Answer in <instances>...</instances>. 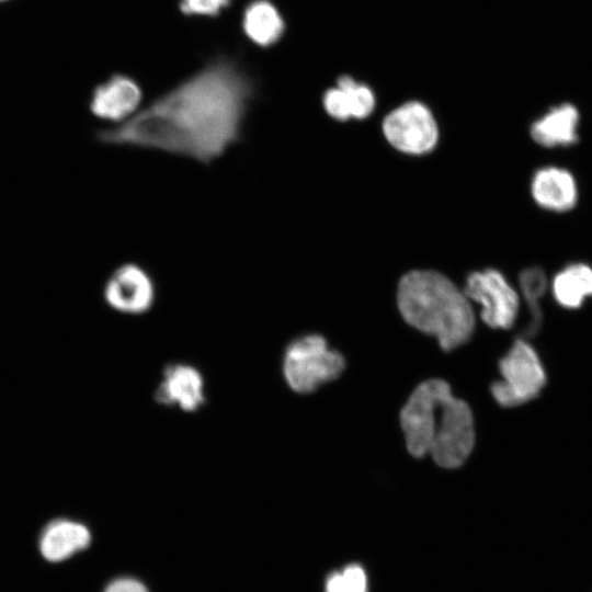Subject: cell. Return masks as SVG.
Segmentation results:
<instances>
[{
    "mask_svg": "<svg viewBox=\"0 0 592 592\" xmlns=\"http://www.w3.org/2000/svg\"><path fill=\"white\" fill-rule=\"evenodd\" d=\"M322 105L327 114L337 121L363 119L373 113L376 96L367 84L343 75L335 87L326 90Z\"/></svg>",
    "mask_w": 592,
    "mask_h": 592,
    "instance_id": "obj_12",
    "label": "cell"
},
{
    "mask_svg": "<svg viewBox=\"0 0 592 592\" xmlns=\"http://www.w3.org/2000/svg\"><path fill=\"white\" fill-rule=\"evenodd\" d=\"M242 29L254 44L269 47L281 39L285 23L271 1L253 0L243 11Z\"/></svg>",
    "mask_w": 592,
    "mask_h": 592,
    "instance_id": "obj_16",
    "label": "cell"
},
{
    "mask_svg": "<svg viewBox=\"0 0 592 592\" xmlns=\"http://www.w3.org/2000/svg\"><path fill=\"white\" fill-rule=\"evenodd\" d=\"M501 379L490 386L494 401L503 408L527 403L546 386L547 374L534 346L523 337L516 338L499 361Z\"/></svg>",
    "mask_w": 592,
    "mask_h": 592,
    "instance_id": "obj_5",
    "label": "cell"
},
{
    "mask_svg": "<svg viewBox=\"0 0 592 592\" xmlns=\"http://www.w3.org/2000/svg\"><path fill=\"white\" fill-rule=\"evenodd\" d=\"M232 0H180L179 8L186 15L217 16Z\"/></svg>",
    "mask_w": 592,
    "mask_h": 592,
    "instance_id": "obj_20",
    "label": "cell"
},
{
    "mask_svg": "<svg viewBox=\"0 0 592 592\" xmlns=\"http://www.w3.org/2000/svg\"><path fill=\"white\" fill-rule=\"evenodd\" d=\"M382 129L395 149L408 155L426 153L439 140L436 119L420 101H409L390 111L383 119Z\"/></svg>",
    "mask_w": 592,
    "mask_h": 592,
    "instance_id": "obj_6",
    "label": "cell"
},
{
    "mask_svg": "<svg viewBox=\"0 0 592 592\" xmlns=\"http://www.w3.org/2000/svg\"><path fill=\"white\" fill-rule=\"evenodd\" d=\"M90 540L91 533L84 524L69 519H56L44 527L39 549L47 560L61 561L88 547Z\"/></svg>",
    "mask_w": 592,
    "mask_h": 592,
    "instance_id": "obj_14",
    "label": "cell"
},
{
    "mask_svg": "<svg viewBox=\"0 0 592 592\" xmlns=\"http://www.w3.org/2000/svg\"><path fill=\"white\" fill-rule=\"evenodd\" d=\"M531 193L540 207L553 212L570 210L578 201V186L573 175L556 166L544 167L535 172Z\"/></svg>",
    "mask_w": 592,
    "mask_h": 592,
    "instance_id": "obj_13",
    "label": "cell"
},
{
    "mask_svg": "<svg viewBox=\"0 0 592 592\" xmlns=\"http://www.w3.org/2000/svg\"><path fill=\"white\" fill-rule=\"evenodd\" d=\"M555 300L563 308H580L592 297V267L585 263H572L560 270L551 281Z\"/></svg>",
    "mask_w": 592,
    "mask_h": 592,
    "instance_id": "obj_17",
    "label": "cell"
},
{
    "mask_svg": "<svg viewBox=\"0 0 592 592\" xmlns=\"http://www.w3.org/2000/svg\"><path fill=\"white\" fill-rule=\"evenodd\" d=\"M104 592H148L147 588L133 578H118L113 580Z\"/></svg>",
    "mask_w": 592,
    "mask_h": 592,
    "instance_id": "obj_21",
    "label": "cell"
},
{
    "mask_svg": "<svg viewBox=\"0 0 592 592\" xmlns=\"http://www.w3.org/2000/svg\"><path fill=\"white\" fill-rule=\"evenodd\" d=\"M326 592H367V578L364 569L356 563L330 573L326 580Z\"/></svg>",
    "mask_w": 592,
    "mask_h": 592,
    "instance_id": "obj_19",
    "label": "cell"
},
{
    "mask_svg": "<svg viewBox=\"0 0 592 592\" xmlns=\"http://www.w3.org/2000/svg\"><path fill=\"white\" fill-rule=\"evenodd\" d=\"M156 400L166 406H177L186 412L196 411L205 401L204 379L192 365H168L156 392Z\"/></svg>",
    "mask_w": 592,
    "mask_h": 592,
    "instance_id": "obj_11",
    "label": "cell"
},
{
    "mask_svg": "<svg viewBox=\"0 0 592 592\" xmlns=\"http://www.w3.org/2000/svg\"><path fill=\"white\" fill-rule=\"evenodd\" d=\"M103 296L114 310L126 315H141L153 305L156 287L150 274L140 265L125 263L105 282Z\"/></svg>",
    "mask_w": 592,
    "mask_h": 592,
    "instance_id": "obj_9",
    "label": "cell"
},
{
    "mask_svg": "<svg viewBox=\"0 0 592 592\" xmlns=\"http://www.w3.org/2000/svg\"><path fill=\"white\" fill-rule=\"evenodd\" d=\"M253 93L237 61L217 57L125 122L100 130L98 139L209 163L238 141Z\"/></svg>",
    "mask_w": 592,
    "mask_h": 592,
    "instance_id": "obj_1",
    "label": "cell"
},
{
    "mask_svg": "<svg viewBox=\"0 0 592 592\" xmlns=\"http://www.w3.org/2000/svg\"><path fill=\"white\" fill-rule=\"evenodd\" d=\"M520 288L527 303L530 319L521 337L527 339L534 337L543 323L540 300L547 289L548 283L545 272L539 267H528L520 273Z\"/></svg>",
    "mask_w": 592,
    "mask_h": 592,
    "instance_id": "obj_18",
    "label": "cell"
},
{
    "mask_svg": "<svg viewBox=\"0 0 592 592\" xmlns=\"http://www.w3.org/2000/svg\"><path fill=\"white\" fill-rule=\"evenodd\" d=\"M343 355L329 346L318 333L292 340L283 354L282 373L287 386L297 394H310L343 373Z\"/></svg>",
    "mask_w": 592,
    "mask_h": 592,
    "instance_id": "obj_3",
    "label": "cell"
},
{
    "mask_svg": "<svg viewBox=\"0 0 592 592\" xmlns=\"http://www.w3.org/2000/svg\"><path fill=\"white\" fill-rule=\"evenodd\" d=\"M0 1H5V0H0Z\"/></svg>",
    "mask_w": 592,
    "mask_h": 592,
    "instance_id": "obj_22",
    "label": "cell"
},
{
    "mask_svg": "<svg viewBox=\"0 0 592 592\" xmlns=\"http://www.w3.org/2000/svg\"><path fill=\"white\" fill-rule=\"evenodd\" d=\"M397 305L408 325L434 337L445 352L464 345L474 333L475 316L468 297L436 271L405 274L397 287Z\"/></svg>",
    "mask_w": 592,
    "mask_h": 592,
    "instance_id": "obj_2",
    "label": "cell"
},
{
    "mask_svg": "<svg viewBox=\"0 0 592 592\" xmlns=\"http://www.w3.org/2000/svg\"><path fill=\"white\" fill-rule=\"evenodd\" d=\"M464 293L481 306L480 316L487 326L506 330L515 323L520 298L499 271L487 269L470 273Z\"/></svg>",
    "mask_w": 592,
    "mask_h": 592,
    "instance_id": "obj_7",
    "label": "cell"
},
{
    "mask_svg": "<svg viewBox=\"0 0 592 592\" xmlns=\"http://www.w3.org/2000/svg\"><path fill=\"white\" fill-rule=\"evenodd\" d=\"M446 384L447 382L440 378L422 382L413 389L400 411L399 421L406 447L415 458L429 455L434 412Z\"/></svg>",
    "mask_w": 592,
    "mask_h": 592,
    "instance_id": "obj_8",
    "label": "cell"
},
{
    "mask_svg": "<svg viewBox=\"0 0 592 592\" xmlns=\"http://www.w3.org/2000/svg\"><path fill=\"white\" fill-rule=\"evenodd\" d=\"M475 446V422L468 403L452 394L448 383L443 388L434 412L429 455L436 465L460 467Z\"/></svg>",
    "mask_w": 592,
    "mask_h": 592,
    "instance_id": "obj_4",
    "label": "cell"
},
{
    "mask_svg": "<svg viewBox=\"0 0 592 592\" xmlns=\"http://www.w3.org/2000/svg\"><path fill=\"white\" fill-rule=\"evenodd\" d=\"M579 112L569 103L557 105L536 119L531 136L543 147H568L578 141Z\"/></svg>",
    "mask_w": 592,
    "mask_h": 592,
    "instance_id": "obj_15",
    "label": "cell"
},
{
    "mask_svg": "<svg viewBox=\"0 0 592 592\" xmlns=\"http://www.w3.org/2000/svg\"><path fill=\"white\" fill-rule=\"evenodd\" d=\"M141 96V89L133 78L114 75L95 87L89 106L99 118L123 123L136 113Z\"/></svg>",
    "mask_w": 592,
    "mask_h": 592,
    "instance_id": "obj_10",
    "label": "cell"
}]
</instances>
